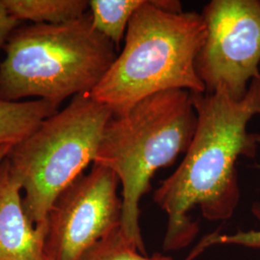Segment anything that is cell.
<instances>
[{
	"instance_id": "obj_1",
	"label": "cell",
	"mask_w": 260,
	"mask_h": 260,
	"mask_svg": "<svg viewBox=\"0 0 260 260\" xmlns=\"http://www.w3.org/2000/svg\"><path fill=\"white\" fill-rule=\"evenodd\" d=\"M197 114L193 139L177 170L161 182L154 202L168 216L165 251L193 240L198 226L188 213L200 207L209 221H224L239 203L235 164L240 156L253 158L260 135L248 123L260 115V78L251 80L242 100L219 88L213 93H192Z\"/></svg>"
},
{
	"instance_id": "obj_2",
	"label": "cell",
	"mask_w": 260,
	"mask_h": 260,
	"mask_svg": "<svg viewBox=\"0 0 260 260\" xmlns=\"http://www.w3.org/2000/svg\"><path fill=\"white\" fill-rule=\"evenodd\" d=\"M205 36L202 14L183 12L179 1L145 0L130 19L122 51L90 94L120 116L161 92L205 93L196 71Z\"/></svg>"
},
{
	"instance_id": "obj_3",
	"label": "cell",
	"mask_w": 260,
	"mask_h": 260,
	"mask_svg": "<svg viewBox=\"0 0 260 260\" xmlns=\"http://www.w3.org/2000/svg\"><path fill=\"white\" fill-rule=\"evenodd\" d=\"M196 125L192 93L170 90L141 101L126 114L113 115L104 128L93 163L111 169L119 178L121 231L143 253L140 201L150 190L155 172L186 152Z\"/></svg>"
},
{
	"instance_id": "obj_4",
	"label": "cell",
	"mask_w": 260,
	"mask_h": 260,
	"mask_svg": "<svg viewBox=\"0 0 260 260\" xmlns=\"http://www.w3.org/2000/svg\"><path fill=\"white\" fill-rule=\"evenodd\" d=\"M116 57L90 12L68 23L16 29L0 63V100L34 96L59 107L70 96L91 93Z\"/></svg>"
},
{
	"instance_id": "obj_5",
	"label": "cell",
	"mask_w": 260,
	"mask_h": 260,
	"mask_svg": "<svg viewBox=\"0 0 260 260\" xmlns=\"http://www.w3.org/2000/svg\"><path fill=\"white\" fill-rule=\"evenodd\" d=\"M112 116L90 93L79 94L13 146L6 157L10 172L24 191L23 207L35 224L47 222L58 196L94 162Z\"/></svg>"
},
{
	"instance_id": "obj_6",
	"label": "cell",
	"mask_w": 260,
	"mask_h": 260,
	"mask_svg": "<svg viewBox=\"0 0 260 260\" xmlns=\"http://www.w3.org/2000/svg\"><path fill=\"white\" fill-rule=\"evenodd\" d=\"M202 15L206 36L196 71L205 93L223 88L242 100L251 80L260 78V1L213 0Z\"/></svg>"
},
{
	"instance_id": "obj_7",
	"label": "cell",
	"mask_w": 260,
	"mask_h": 260,
	"mask_svg": "<svg viewBox=\"0 0 260 260\" xmlns=\"http://www.w3.org/2000/svg\"><path fill=\"white\" fill-rule=\"evenodd\" d=\"M120 180L111 169L93 163L58 196L47 215L46 255L79 260L86 251L121 226Z\"/></svg>"
},
{
	"instance_id": "obj_8",
	"label": "cell",
	"mask_w": 260,
	"mask_h": 260,
	"mask_svg": "<svg viewBox=\"0 0 260 260\" xmlns=\"http://www.w3.org/2000/svg\"><path fill=\"white\" fill-rule=\"evenodd\" d=\"M20 191L5 158L0 164V260H46L47 223L29 219Z\"/></svg>"
},
{
	"instance_id": "obj_9",
	"label": "cell",
	"mask_w": 260,
	"mask_h": 260,
	"mask_svg": "<svg viewBox=\"0 0 260 260\" xmlns=\"http://www.w3.org/2000/svg\"><path fill=\"white\" fill-rule=\"evenodd\" d=\"M56 112H58L57 106L43 100L31 102L0 100V146L17 145Z\"/></svg>"
},
{
	"instance_id": "obj_10",
	"label": "cell",
	"mask_w": 260,
	"mask_h": 260,
	"mask_svg": "<svg viewBox=\"0 0 260 260\" xmlns=\"http://www.w3.org/2000/svg\"><path fill=\"white\" fill-rule=\"evenodd\" d=\"M10 14L18 20L35 24H63L82 18L89 7L85 0H3Z\"/></svg>"
},
{
	"instance_id": "obj_11",
	"label": "cell",
	"mask_w": 260,
	"mask_h": 260,
	"mask_svg": "<svg viewBox=\"0 0 260 260\" xmlns=\"http://www.w3.org/2000/svg\"><path fill=\"white\" fill-rule=\"evenodd\" d=\"M145 0H92L89 1L93 26L99 33L119 47L125 37L134 13Z\"/></svg>"
},
{
	"instance_id": "obj_12",
	"label": "cell",
	"mask_w": 260,
	"mask_h": 260,
	"mask_svg": "<svg viewBox=\"0 0 260 260\" xmlns=\"http://www.w3.org/2000/svg\"><path fill=\"white\" fill-rule=\"evenodd\" d=\"M79 260H174L171 256L156 252L147 255L126 238L121 226L98 242Z\"/></svg>"
},
{
	"instance_id": "obj_13",
	"label": "cell",
	"mask_w": 260,
	"mask_h": 260,
	"mask_svg": "<svg viewBox=\"0 0 260 260\" xmlns=\"http://www.w3.org/2000/svg\"><path fill=\"white\" fill-rule=\"evenodd\" d=\"M204 246L214 244L239 245L248 248H260V231L238 232L234 234L210 236L205 240Z\"/></svg>"
},
{
	"instance_id": "obj_14",
	"label": "cell",
	"mask_w": 260,
	"mask_h": 260,
	"mask_svg": "<svg viewBox=\"0 0 260 260\" xmlns=\"http://www.w3.org/2000/svg\"><path fill=\"white\" fill-rule=\"evenodd\" d=\"M18 23L19 20L10 14L3 0H0V48L16 30Z\"/></svg>"
},
{
	"instance_id": "obj_15",
	"label": "cell",
	"mask_w": 260,
	"mask_h": 260,
	"mask_svg": "<svg viewBox=\"0 0 260 260\" xmlns=\"http://www.w3.org/2000/svg\"><path fill=\"white\" fill-rule=\"evenodd\" d=\"M13 146L12 145H2L0 146V164L2 163V161L7 157V155L9 154L10 150L12 149Z\"/></svg>"
},
{
	"instance_id": "obj_16",
	"label": "cell",
	"mask_w": 260,
	"mask_h": 260,
	"mask_svg": "<svg viewBox=\"0 0 260 260\" xmlns=\"http://www.w3.org/2000/svg\"><path fill=\"white\" fill-rule=\"evenodd\" d=\"M46 260H51V259H50V258H48V257H47V255H46Z\"/></svg>"
}]
</instances>
